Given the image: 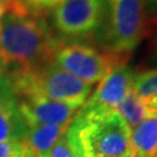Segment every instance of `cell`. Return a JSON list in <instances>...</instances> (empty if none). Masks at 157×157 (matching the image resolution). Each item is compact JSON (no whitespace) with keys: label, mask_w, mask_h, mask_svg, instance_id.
<instances>
[{"label":"cell","mask_w":157,"mask_h":157,"mask_svg":"<svg viewBox=\"0 0 157 157\" xmlns=\"http://www.w3.org/2000/svg\"><path fill=\"white\" fill-rule=\"evenodd\" d=\"M132 130L109 107H82L67 130L78 157H122L132 154Z\"/></svg>","instance_id":"6da1fadb"},{"label":"cell","mask_w":157,"mask_h":157,"mask_svg":"<svg viewBox=\"0 0 157 157\" xmlns=\"http://www.w3.org/2000/svg\"><path fill=\"white\" fill-rule=\"evenodd\" d=\"M42 15L7 12L0 21V57L7 67L35 69L54 61L56 39Z\"/></svg>","instance_id":"7a4b0ae2"},{"label":"cell","mask_w":157,"mask_h":157,"mask_svg":"<svg viewBox=\"0 0 157 157\" xmlns=\"http://www.w3.org/2000/svg\"><path fill=\"white\" fill-rule=\"evenodd\" d=\"M104 20V47L128 57L146 35V0H106Z\"/></svg>","instance_id":"3957f363"},{"label":"cell","mask_w":157,"mask_h":157,"mask_svg":"<svg viewBox=\"0 0 157 157\" xmlns=\"http://www.w3.org/2000/svg\"><path fill=\"white\" fill-rule=\"evenodd\" d=\"M54 61L65 71L92 85L101 82L114 67L126 64L127 57L102 52L84 43H58Z\"/></svg>","instance_id":"277c9868"},{"label":"cell","mask_w":157,"mask_h":157,"mask_svg":"<svg viewBox=\"0 0 157 157\" xmlns=\"http://www.w3.org/2000/svg\"><path fill=\"white\" fill-rule=\"evenodd\" d=\"M106 0H61L52 10L55 28L67 36H85L100 27Z\"/></svg>","instance_id":"5b68a950"},{"label":"cell","mask_w":157,"mask_h":157,"mask_svg":"<svg viewBox=\"0 0 157 157\" xmlns=\"http://www.w3.org/2000/svg\"><path fill=\"white\" fill-rule=\"evenodd\" d=\"M19 108L27 126L70 124L79 108L42 95H28L17 99Z\"/></svg>","instance_id":"8992f818"},{"label":"cell","mask_w":157,"mask_h":157,"mask_svg":"<svg viewBox=\"0 0 157 157\" xmlns=\"http://www.w3.org/2000/svg\"><path fill=\"white\" fill-rule=\"evenodd\" d=\"M135 73L127 64L114 67L101 80L93 94L82 107H109L114 108L120 101L133 90Z\"/></svg>","instance_id":"52a82bcc"},{"label":"cell","mask_w":157,"mask_h":157,"mask_svg":"<svg viewBox=\"0 0 157 157\" xmlns=\"http://www.w3.org/2000/svg\"><path fill=\"white\" fill-rule=\"evenodd\" d=\"M28 126L21 115L19 102L7 80L0 82V142L22 140Z\"/></svg>","instance_id":"ba28073f"},{"label":"cell","mask_w":157,"mask_h":157,"mask_svg":"<svg viewBox=\"0 0 157 157\" xmlns=\"http://www.w3.org/2000/svg\"><path fill=\"white\" fill-rule=\"evenodd\" d=\"M70 124H32L22 139L28 157H43L67 133Z\"/></svg>","instance_id":"9c48e42d"},{"label":"cell","mask_w":157,"mask_h":157,"mask_svg":"<svg viewBox=\"0 0 157 157\" xmlns=\"http://www.w3.org/2000/svg\"><path fill=\"white\" fill-rule=\"evenodd\" d=\"M130 146L133 157H157V117L132 129Z\"/></svg>","instance_id":"30bf717a"},{"label":"cell","mask_w":157,"mask_h":157,"mask_svg":"<svg viewBox=\"0 0 157 157\" xmlns=\"http://www.w3.org/2000/svg\"><path fill=\"white\" fill-rule=\"evenodd\" d=\"M133 91L140 98L147 119L157 117V69L135 76Z\"/></svg>","instance_id":"8fae6325"},{"label":"cell","mask_w":157,"mask_h":157,"mask_svg":"<svg viewBox=\"0 0 157 157\" xmlns=\"http://www.w3.org/2000/svg\"><path fill=\"white\" fill-rule=\"evenodd\" d=\"M114 109L126 121L130 130L137 127L147 119L146 111L143 108L140 98L135 94L133 90L127 93L124 99L114 107Z\"/></svg>","instance_id":"7c38bea8"},{"label":"cell","mask_w":157,"mask_h":157,"mask_svg":"<svg viewBox=\"0 0 157 157\" xmlns=\"http://www.w3.org/2000/svg\"><path fill=\"white\" fill-rule=\"evenodd\" d=\"M0 157H28V151L22 140L0 142Z\"/></svg>","instance_id":"4fadbf2b"},{"label":"cell","mask_w":157,"mask_h":157,"mask_svg":"<svg viewBox=\"0 0 157 157\" xmlns=\"http://www.w3.org/2000/svg\"><path fill=\"white\" fill-rule=\"evenodd\" d=\"M43 157H78L75 148L67 140V133L57 141Z\"/></svg>","instance_id":"5bb4252c"},{"label":"cell","mask_w":157,"mask_h":157,"mask_svg":"<svg viewBox=\"0 0 157 157\" xmlns=\"http://www.w3.org/2000/svg\"><path fill=\"white\" fill-rule=\"evenodd\" d=\"M29 13L35 15H43L48 11L56 7L61 0H23Z\"/></svg>","instance_id":"9a60e30c"},{"label":"cell","mask_w":157,"mask_h":157,"mask_svg":"<svg viewBox=\"0 0 157 157\" xmlns=\"http://www.w3.org/2000/svg\"><path fill=\"white\" fill-rule=\"evenodd\" d=\"M7 6V11H15L26 7L23 0H2Z\"/></svg>","instance_id":"2e32d148"},{"label":"cell","mask_w":157,"mask_h":157,"mask_svg":"<svg viewBox=\"0 0 157 157\" xmlns=\"http://www.w3.org/2000/svg\"><path fill=\"white\" fill-rule=\"evenodd\" d=\"M147 14L157 15V0H146Z\"/></svg>","instance_id":"e0dca14e"},{"label":"cell","mask_w":157,"mask_h":157,"mask_svg":"<svg viewBox=\"0 0 157 157\" xmlns=\"http://www.w3.org/2000/svg\"><path fill=\"white\" fill-rule=\"evenodd\" d=\"M6 13H7V6L2 0H0V21H1V19L4 17Z\"/></svg>","instance_id":"ac0fdd59"},{"label":"cell","mask_w":157,"mask_h":157,"mask_svg":"<svg viewBox=\"0 0 157 157\" xmlns=\"http://www.w3.org/2000/svg\"><path fill=\"white\" fill-rule=\"evenodd\" d=\"M5 64H4V62H2V59H1V57H0V75L2 73V71H4V69H5Z\"/></svg>","instance_id":"d6986e66"},{"label":"cell","mask_w":157,"mask_h":157,"mask_svg":"<svg viewBox=\"0 0 157 157\" xmlns=\"http://www.w3.org/2000/svg\"><path fill=\"white\" fill-rule=\"evenodd\" d=\"M122 157H133V152H132V154H129V155H127V156H122Z\"/></svg>","instance_id":"ffe728a7"}]
</instances>
